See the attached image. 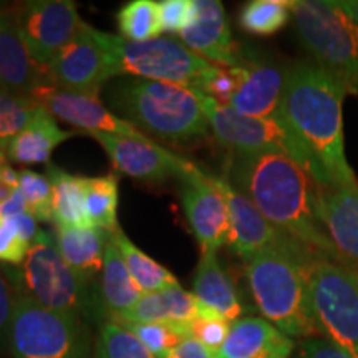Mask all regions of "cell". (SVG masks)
<instances>
[{"instance_id":"18","label":"cell","mask_w":358,"mask_h":358,"mask_svg":"<svg viewBox=\"0 0 358 358\" xmlns=\"http://www.w3.org/2000/svg\"><path fill=\"white\" fill-rule=\"evenodd\" d=\"M236 71L237 87L226 106L252 118H277L284 95V71L274 65L256 62H245Z\"/></svg>"},{"instance_id":"14","label":"cell","mask_w":358,"mask_h":358,"mask_svg":"<svg viewBox=\"0 0 358 358\" xmlns=\"http://www.w3.org/2000/svg\"><path fill=\"white\" fill-rule=\"evenodd\" d=\"M179 181L181 203L191 231L201 245V252H217L229 237V211L224 196L219 192L208 171L194 163L186 169Z\"/></svg>"},{"instance_id":"26","label":"cell","mask_w":358,"mask_h":358,"mask_svg":"<svg viewBox=\"0 0 358 358\" xmlns=\"http://www.w3.org/2000/svg\"><path fill=\"white\" fill-rule=\"evenodd\" d=\"M141 297L143 290L138 287L129 274L122 252L116 248L110 234V243L105 250V266L101 271V306L115 322L124 315Z\"/></svg>"},{"instance_id":"2","label":"cell","mask_w":358,"mask_h":358,"mask_svg":"<svg viewBox=\"0 0 358 358\" xmlns=\"http://www.w3.org/2000/svg\"><path fill=\"white\" fill-rule=\"evenodd\" d=\"M350 92L319 65L285 71L280 116L315 161L322 187L357 186L343 141V98Z\"/></svg>"},{"instance_id":"13","label":"cell","mask_w":358,"mask_h":358,"mask_svg":"<svg viewBox=\"0 0 358 358\" xmlns=\"http://www.w3.org/2000/svg\"><path fill=\"white\" fill-rule=\"evenodd\" d=\"M208 174L213 185L217 187L226 199L231 226L227 245L241 259L249 261L252 256L267 249L282 250V252H287L290 256L301 259V261L317 252V250L307 248L306 244L299 243L294 237L284 234L272 226L254 206L252 201L236 186L231 185L229 179L217 176V174Z\"/></svg>"},{"instance_id":"16","label":"cell","mask_w":358,"mask_h":358,"mask_svg":"<svg viewBox=\"0 0 358 358\" xmlns=\"http://www.w3.org/2000/svg\"><path fill=\"white\" fill-rule=\"evenodd\" d=\"M40 106L50 113L53 118L85 129L88 133H108L118 136L136 138V140H151L131 123L124 122L118 115L111 113L101 105L98 96L83 95V93L69 92L47 83L35 88L32 95Z\"/></svg>"},{"instance_id":"25","label":"cell","mask_w":358,"mask_h":358,"mask_svg":"<svg viewBox=\"0 0 358 358\" xmlns=\"http://www.w3.org/2000/svg\"><path fill=\"white\" fill-rule=\"evenodd\" d=\"M73 134L75 131H64L58 128L55 118L43 108L24 131L8 141L6 155L12 161L25 166L48 164L53 150Z\"/></svg>"},{"instance_id":"32","label":"cell","mask_w":358,"mask_h":358,"mask_svg":"<svg viewBox=\"0 0 358 358\" xmlns=\"http://www.w3.org/2000/svg\"><path fill=\"white\" fill-rule=\"evenodd\" d=\"M43 110L32 96L17 95L0 88V150L6 151L8 141L29 127Z\"/></svg>"},{"instance_id":"27","label":"cell","mask_w":358,"mask_h":358,"mask_svg":"<svg viewBox=\"0 0 358 358\" xmlns=\"http://www.w3.org/2000/svg\"><path fill=\"white\" fill-rule=\"evenodd\" d=\"M52 182V208L55 226L87 229L95 227L90 221L85 208V178L75 176L64 169L47 166Z\"/></svg>"},{"instance_id":"11","label":"cell","mask_w":358,"mask_h":358,"mask_svg":"<svg viewBox=\"0 0 358 358\" xmlns=\"http://www.w3.org/2000/svg\"><path fill=\"white\" fill-rule=\"evenodd\" d=\"M113 37L82 22L75 37L53 58L48 69L52 85L100 96L103 85L115 77Z\"/></svg>"},{"instance_id":"33","label":"cell","mask_w":358,"mask_h":358,"mask_svg":"<svg viewBox=\"0 0 358 358\" xmlns=\"http://www.w3.org/2000/svg\"><path fill=\"white\" fill-rule=\"evenodd\" d=\"M93 358H156L127 327L115 324L103 325L98 335Z\"/></svg>"},{"instance_id":"10","label":"cell","mask_w":358,"mask_h":358,"mask_svg":"<svg viewBox=\"0 0 358 358\" xmlns=\"http://www.w3.org/2000/svg\"><path fill=\"white\" fill-rule=\"evenodd\" d=\"M115 77L133 75L199 90L216 65L192 52L181 40L158 37L148 42H129L113 37Z\"/></svg>"},{"instance_id":"12","label":"cell","mask_w":358,"mask_h":358,"mask_svg":"<svg viewBox=\"0 0 358 358\" xmlns=\"http://www.w3.org/2000/svg\"><path fill=\"white\" fill-rule=\"evenodd\" d=\"M8 10L35 66L48 77L53 58L75 37L83 22L77 3L71 0H30Z\"/></svg>"},{"instance_id":"41","label":"cell","mask_w":358,"mask_h":358,"mask_svg":"<svg viewBox=\"0 0 358 358\" xmlns=\"http://www.w3.org/2000/svg\"><path fill=\"white\" fill-rule=\"evenodd\" d=\"M301 358H353L347 350L324 337L303 338L301 343Z\"/></svg>"},{"instance_id":"22","label":"cell","mask_w":358,"mask_h":358,"mask_svg":"<svg viewBox=\"0 0 358 358\" xmlns=\"http://www.w3.org/2000/svg\"><path fill=\"white\" fill-rule=\"evenodd\" d=\"M199 310V302L194 294L178 287L161 290L155 294H143L124 315L115 320L120 325L134 324H176L189 325L196 319Z\"/></svg>"},{"instance_id":"9","label":"cell","mask_w":358,"mask_h":358,"mask_svg":"<svg viewBox=\"0 0 358 358\" xmlns=\"http://www.w3.org/2000/svg\"><path fill=\"white\" fill-rule=\"evenodd\" d=\"M7 350L10 358H92L88 322L17 299Z\"/></svg>"},{"instance_id":"23","label":"cell","mask_w":358,"mask_h":358,"mask_svg":"<svg viewBox=\"0 0 358 358\" xmlns=\"http://www.w3.org/2000/svg\"><path fill=\"white\" fill-rule=\"evenodd\" d=\"M192 294L201 306L221 313L229 322L243 319L244 306L234 282L219 264L216 252H201L192 280Z\"/></svg>"},{"instance_id":"43","label":"cell","mask_w":358,"mask_h":358,"mask_svg":"<svg viewBox=\"0 0 358 358\" xmlns=\"http://www.w3.org/2000/svg\"><path fill=\"white\" fill-rule=\"evenodd\" d=\"M8 221L12 222V226L15 227V231L19 232L22 239L27 241V243L32 245L35 237L38 234L37 219H35L30 213H24V214H19V216L10 217Z\"/></svg>"},{"instance_id":"42","label":"cell","mask_w":358,"mask_h":358,"mask_svg":"<svg viewBox=\"0 0 358 358\" xmlns=\"http://www.w3.org/2000/svg\"><path fill=\"white\" fill-rule=\"evenodd\" d=\"M166 358H214V355L199 340L186 337L168 353Z\"/></svg>"},{"instance_id":"40","label":"cell","mask_w":358,"mask_h":358,"mask_svg":"<svg viewBox=\"0 0 358 358\" xmlns=\"http://www.w3.org/2000/svg\"><path fill=\"white\" fill-rule=\"evenodd\" d=\"M17 299L19 297H17L10 279H8L6 272L0 271V348L8 347V335H10Z\"/></svg>"},{"instance_id":"28","label":"cell","mask_w":358,"mask_h":358,"mask_svg":"<svg viewBox=\"0 0 358 358\" xmlns=\"http://www.w3.org/2000/svg\"><path fill=\"white\" fill-rule=\"evenodd\" d=\"M111 239L116 244V248L122 252V257L127 264L129 274L138 284V287L143 290V294H155L161 290H168L178 287L179 282L166 267H163L155 259L146 256L143 250L134 245L123 231L116 229L111 232Z\"/></svg>"},{"instance_id":"34","label":"cell","mask_w":358,"mask_h":358,"mask_svg":"<svg viewBox=\"0 0 358 358\" xmlns=\"http://www.w3.org/2000/svg\"><path fill=\"white\" fill-rule=\"evenodd\" d=\"M145 345L156 358H166L169 352L181 342L191 337L189 325L176 324H134L123 325Z\"/></svg>"},{"instance_id":"1","label":"cell","mask_w":358,"mask_h":358,"mask_svg":"<svg viewBox=\"0 0 358 358\" xmlns=\"http://www.w3.org/2000/svg\"><path fill=\"white\" fill-rule=\"evenodd\" d=\"M231 185L252 201L272 226L340 264L347 261L317 217L319 185L279 153H232Z\"/></svg>"},{"instance_id":"45","label":"cell","mask_w":358,"mask_h":358,"mask_svg":"<svg viewBox=\"0 0 358 358\" xmlns=\"http://www.w3.org/2000/svg\"><path fill=\"white\" fill-rule=\"evenodd\" d=\"M340 10L345 12L350 19L358 25V0H337L334 2Z\"/></svg>"},{"instance_id":"5","label":"cell","mask_w":358,"mask_h":358,"mask_svg":"<svg viewBox=\"0 0 358 358\" xmlns=\"http://www.w3.org/2000/svg\"><path fill=\"white\" fill-rule=\"evenodd\" d=\"M17 297L62 315L88 322L93 299L88 282L83 280L62 257L55 236L38 231L25 261L17 267L3 268Z\"/></svg>"},{"instance_id":"7","label":"cell","mask_w":358,"mask_h":358,"mask_svg":"<svg viewBox=\"0 0 358 358\" xmlns=\"http://www.w3.org/2000/svg\"><path fill=\"white\" fill-rule=\"evenodd\" d=\"M302 42L320 69L348 90L358 88V25L334 2L297 0L290 6Z\"/></svg>"},{"instance_id":"46","label":"cell","mask_w":358,"mask_h":358,"mask_svg":"<svg viewBox=\"0 0 358 358\" xmlns=\"http://www.w3.org/2000/svg\"><path fill=\"white\" fill-rule=\"evenodd\" d=\"M6 164H7V155H6V151L0 150V168L6 166Z\"/></svg>"},{"instance_id":"31","label":"cell","mask_w":358,"mask_h":358,"mask_svg":"<svg viewBox=\"0 0 358 358\" xmlns=\"http://www.w3.org/2000/svg\"><path fill=\"white\" fill-rule=\"evenodd\" d=\"M290 6L289 0H252L241 10L239 24L245 32L267 37L287 24L292 15Z\"/></svg>"},{"instance_id":"19","label":"cell","mask_w":358,"mask_h":358,"mask_svg":"<svg viewBox=\"0 0 358 358\" xmlns=\"http://www.w3.org/2000/svg\"><path fill=\"white\" fill-rule=\"evenodd\" d=\"M317 217L338 252L358 262V185L319 187Z\"/></svg>"},{"instance_id":"21","label":"cell","mask_w":358,"mask_h":358,"mask_svg":"<svg viewBox=\"0 0 358 358\" xmlns=\"http://www.w3.org/2000/svg\"><path fill=\"white\" fill-rule=\"evenodd\" d=\"M50 83L30 58L8 8L0 7V88L30 96L40 85Z\"/></svg>"},{"instance_id":"30","label":"cell","mask_w":358,"mask_h":358,"mask_svg":"<svg viewBox=\"0 0 358 358\" xmlns=\"http://www.w3.org/2000/svg\"><path fill=\"white\" fill-rule=\"evenodd\" d=\"M116 24L124 40L148 42L163 32L159 19V3L155 0H131L116 13Z\"/></svg>"},{"instance_id":"37","label":"cell","mask_w":358,"mask_h":358,"mask_svg":"<svg viewBox=\"0 0 358 358\" xmlns=\"http://www.w3.org/2000/svg\"><path fill=\"white\" fill-rule=\"evenodd\" d=\"M30 250V244L22 239L8 219L0 217V262L20 266Z\"/></svg>"},{"instance_id":"35","label":"cell","mask_w":358,"mask_h":358,"mask_svg":"<svg viewBox=\"0 0 358 358\" xmlns=\"http://www.w3.org/2000/svg\"><path fill=\"white\" fill-rule=\"evenodd\" d=\"M19 189L25 198L27 209L37 221H53L50 179L30 169H22L19 171Z\"/></svg>"},{"instance_id":"4","label":"cell","mask_w":358,"mask_h":358,"mask_svg":"<svg viewBox=\"0 0 358 358\" xmlns=\"http://www.w3.org/2000/svg\"><path fill=\"white\" fill-rule=\"evenodd\" d=\"M303 261L277 249L262 250L245 261V275L257 308L290 338L322 337L308 299Z\"/></svg>"},{"instance_id":"29","label":"cell","mask_w":358,"mask_h":358,"mask_svg":"<svg viewBox=\"0 0 358 358\" xmlns=\"http://www.w3.org/2000/svg\"><path fill=\"white\" fill-rule=\"evenodd\" d=\"M85 208L95 227L118 229V179L115 174L85 178Z\"/></svg>"},{"instance_id":"8","label":"cell","mask_w":358,"mask_h":358,"mask_svg":"<svg viewBox=\"0 0 358 358\" xmlns=\"http://www.w3.org/2000/svg\"><path fill=\"white\" fill-rule=\"evenodd\" d=\"M209 129L232 153H279L301 164L322 187V174L315 161L279 115L277 118H252L237 113L203 93Z\"/></svg>"},{"instance_id":"17","label":"cell","mask_w":358,"mask_h":358,"mask_svg":"<svg viewBox=\"0 0 358 358\" xmlns=\"http://www.w3.org/2000/svg\"><path fill=\"white\" fill-rule=\"evenodd\" d=\"M181 40L217 66L237 69L245 64L232 40L226 10L217 0H192L191 20L181 32Z\"/></svg>"},{"instance_id":"39","label":"cell","mask_w":358,"mask_h":358,"mask_svg":"<svg viewBox=\"0 0 358 358\" xmlns=\"http://www.w3.org/2000/svg\"><path fill=\"white\" fill-rule=\"evenodd\" d=\"M237 87V71L236 69H224V66H217L213 70V73L206 78L203 87L199 90L211 96L221 105H227L231 100L232 93Z\"/></svg>"},{"instance_id":"3","label":"cell","mask_w":358,"mask_h":358,"mask_svg":"<svg viewBox=\"0 0 358 358\" xmlns=\"http://www.w3.org/2000/svg\"><path fill=\"white\" fill-rule=\"evenodd\" d=\"M108 105L148 138L182 146L209 129L203 92L181 85L127 78L110 85Z\"/></svg>"},{"instance_id":"36","label":"cell","mask_w":358,"mask_h":358,"mask_svg":"<svg viewBox=\"0 0 358 358\" xmlns=\"http://www.w3.org/2000/svg\"><path fill=\"white\" fill-rule=\"evenodd\" d=\"M232 322H229L221 313L211 310V308L201 306L196 319L189 324V335L192 338L199 340L206 348L213 352V355L222 343L226 342L227 335H229Z\"/></svg>"},{"instance_id":"24","label":"cell","mask_w":358,"mask_h":358,"mask_svg":"<svg viewBox=\"0 0 358 358\" xmlns=\"http://www.w3.org/2000/svg\"><path fill=\"white\" fill-rule=\"evenodd\" d=\"M108 231L100 227H77L57 226V248L65 262L88 284L96 277L105 266V250L110 243Z\"/></svg>"},{"instance_id":"20","label":"cell","mask_w":358,"mask_h":358,"mask_svg":"<svg viewBox=\"0 0 358 358\" xmlns=\"http://www.w3.org/2000/svg\"><path fill=\"white\" fill-rule=\"evenodd\" d=\"M294 340L275 325L259 317H243L232 322L229 335L214 358H289Z\"/></svg>"},{"instance_id":"44","label":"cell","mask_w":358,"mask_h":358,"mask_svg":"<svg viewBox=\"0 0 358 358\" xmlns=\"http://www.w3.org/2000/svg\"><path fill=\"white\" fill-rule=\"evenodd\" d=\"M24 213H29V209H27L25 198L20 189H15V192H13L10 198L0 206V217L3 219H10L13 216H19V214H24Z\"/></svg>"},{"instance_id":"38","label":"cell","mask_w":358,"mask_h":358,"mask_svg":"<svg viewBox=\"0 0 358 358\" xmlns=\"http://www.w3.org/2000/svg\"><path fill=\"white\" fill-rule=\"evenodd\" d=\"M158 3L163 32L181 35L191 20L192 0H163Z\"/></svg>"},{"instance_id":"6","label":"cell","mask_w":358,"mask_h":358,"mask_svg":"<svg viewBox=\"0 0 358 358\" xmlns=\"http://www.w3.org/2000/svg\"><path fill=\"white\" fill-rule=\"evenodd\" d=\"M302 266L322 337L358 358V274L320 252Z\"/></svg>"},{"instance_id":"15","label":"cell","mask_w":358,"mask_h":358,"mask_svg":"<svg viewBox=\"0 0 358 358\" xmlns=\"http://www.w3.org/2000/svg\"><path fill=\"white\" fill-rule=\"evenodd\" d=\"M90 136L100 143L116 171L146 185L179 179L192 164L153 140H136L108 133H90Z\"/></svg>"}]
</instances>
